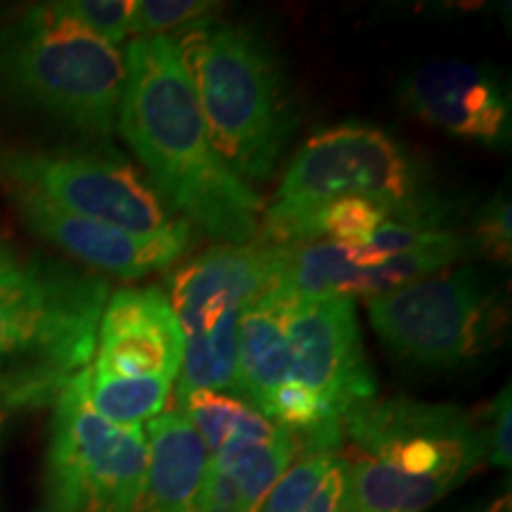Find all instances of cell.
<instances>
[{"label": "cell", "mask_w": 512, "mask_h": 512, "mask_svg": "<svg viewBox=\"0 0 512 512\" xmlns=\"http://www.w3.org/2000/svg\"><path fill=\"white\" fill-rule=\"evenodd\" d=\"M297 446V437L287 430L268 441L233 439L211 456L209 470L230 479L238 491L240 510L261 512L275 482L290 470Z\"/></svg>", "instance_id": "cell-17"}, {"label": "cell", "mask_w": 512, "mask_h": 512, "mask_svg": "<svg viewBox=\"0 0 512 512\" xmlns=\"http://www.w3.org/2000/svg\"><path fill=\"white\" fill-rule=\"evenodd\" d=\"M219 12L214 0H136L131 15V34L169 36V31H181L209 22Z\"/></svg>", "instance_id": "cell-22"}, {"label": "cell", "mask_w": 512, "mask_h": 512, "mask_svg": "<svg viewBox=\"0 0 512 512\" xmlns=\"http://www.w3.org/2000/svg\"><path fill=\"white\" fill-rule=\"evenodd\" d=\"M110 285L100 273L29 259L0 283V406L53 401L88 368Z\"/></svg>", "instance_id": "cell-5"}, {"label": "cell", "mask_w": 512, "mask_h": 512, "mask_svg": "<svg viewBox=\"0 0 512 512\" xmlns=\"http://www.w3.org/2000/svg\"><path fill=\"white\" fill-rule=\"evenodd\" d=\"M8 197L31 233L100 275H117L124 280L145 278L178 264L192 247V226L185 221H178L166 233L140 235L110 223L69 214L41 197Z\"/></svg>", "instance_id": "cell-11"}, {"label": "cell", "mask_w": 512, "mask_h": 512, "mask_svg": "<svg viewBox=\"0 0 512 512\" xmlns=\"http://www.w3.org/2000/svg\"><path fill=\"white\" fill-rule=\"evenodd\" d=\"M290 380L323 401L339 425L375 399V373L363 349L354 299H290L285 306Z\"/></svg>", "instance_id": "cell-10"}, {"label": "cell", "mask_w": 512, "mask_h": 512, "mask_svg": "<svg viewBox=\"0 0 512 512\" xmlns=\"http://www.w3.org/2000/svg\"><path fill=\"white\" fill-rule=\"evenodd\" d=\"M283 247L247 242L216 245L185 261L169 278V304L183 337L207 328L228 309H242L278 280Z\"/></svg>", "instance_id": "cell-14"}, {"label": "cell", "mask_w": 512, "mask_h": 512, "mask_svg": "<svg viewBox=\"0 0 512 512\" xmlns=\"http://www.w3.org/2000/svg\"><path fill=\"white\" fill-rule=\"evenodd\" d=\"M178 403L195 430L200 432L209 448V456L219 453L233 439L268 441L283 430L233 394L195 392Z\"/></svg>", "instance_id": "cell-20"}, {"label": "cell", "mask_w": 512, "mask_h": 512, "mask_svg": "<svg viewBox=\"0 0 512 512\" xmlns=\"http://www.w3.org/2000/svg\"><path fill=\"white\" fill-rule=\"evenodd\" d=\"M472 512H512V505H510V496H498L496 501H491L489 505H484V508L479 510H472Z\"/></svg>", "instance_id": "cell-29"}, {"label": "cell", "mask_w": 512, "mask_h": 512, "mask_svg": "<svg viewBox=\"0 0 512 512\" xmlns=\"http://www.w3.org/2000/svg\"><path fill=\"white\" fill-rule=\"evenodd\" d=\"M510 387H505L496 401L491 403L489 418L484 420V437H486V458L496 467L510 470L512 448H510Z\"/></svg>", "instance_id": "cell-26"}, {"label": "cell", "mask_w": 512, "mask_h": 512, "mask_svg": "<svg viewBox=\"0 0 512 512\" xmlns=\"http://www.w3.org/2000/svg\"><path fill=\"white\" fill-rule=\"evenodd\" d=\"M62 8L83 29L119 48L131 36L133 0H69Z\"/></svg>", "instance_id": "cell-25"}, {"label": "cell", "mask_w": 512, "mask_h": 512, "mask_svg": "<svg viewBox=\"0 0 512 512\" xmlns=\"http://www.w3.org/2000/svg\"><path fill=\"white\" fill-rule=\"evenodd\" d=\"M292 297L278 287L242 306L238 320V394L264 415L271 396L290 382L285 306Z\"/></svg>", "instance_id": "cell-16"}, {"label": "cell", "mask_w": 512, "mask_h": 512, "mask_svg": "<svg viewBox=\"0 0 512 512\" xmlns=\"http://www.w3.org/2000/svg\"><path fill=\"white\" fill-rule=\"evenodd\" d=\"M74 377L55 399L43 508L138 512L147 470L143 427H117L102 420L83 399Z\"/></svg>", "instance_id": "cell-9"}, {"label": "cell", "mask_w": 512, "mask_h": 512, "mask_svg": "<svg viewBox=\"0 0 512 512\" xmlns=\"http://www.w3.org/2000/svg\"><path fill=\"white\" fill-rule=\"evenodd\" d=\"M74 380L91 411L117 427H143V422L157 418L174 387L169 377H117L91 366Z\"/></svg>", "instance_id": "cell-19"}, {"label": "cell", "mask_w": 512, "mask_h": 512, "mask_svg": "<svg viewBox=\"0 0 512 512\" xmlns=\"http://www.w3.org/2000/svg\"><path fill=\"white\" fill-rule=\"evenodd\" d=\"M354 197L387 207L389 221H448L425 164L406 145L382 128L344 124L299 147L264 209L256 242L294 245L313 211Z\"/></svg>", "instance_id": "cell-6"}, {"label": "cell", "mask_w": 512, "mask_h": 512, "mask_svg": "<svg viewBox=\"0 0 512 512\" xmlns=\"http://www.w3.org/2000/svg\"><path fill=\"white\" fill-rule=\"evenodd\" d=\"M375 335L420 368H463L491 354L508 332V297L482 271L458 266L368 299Z\"/></svg>", "instance_id": "cell-7"}, {"label": "cell", "mask_w": 512, "mask_h": 512, "mask_svg": "<svg viewBox=\"0 0 512 512\" xmlns=\"http://www.w3.org/2000/svg\"><path fill=\"white\" fill-rule=\"evenodd\" d=\"M242 309H228L207 328L185 337L178 370V401L195 392L238 396V320Z\"/></svg>", "instance_id": "cell-18"}, {"label": "cell", "mask_w": 512, "mask_h": 512, "mask_svg": "<svg viewBox=\"0 0 512 512\" xmlns=\"http://www.w3.org/2000/svg\"><path fill=\"white\" fill-rule=\"evenodd\" d=\"M147 470L138 512H197L211 456L183 411L147 420Z\"/></svg>", "instance_id": "cell-15"}, {"label": "cell", "mask_w": 512, "mask_h": 512, "mask_svg": "<svg viewBox=\"0 0 512 512\" xmlns=\"http://www.w3.org/2000/svg\"><path fill=\"white\" fill-rule=\"evenodd\" d=\"M0 190L140 235L166 233L183 221L110 143L0 145Z\"/></svg>", "instance_id": "cell-8"}, {"label": "cell", "mask_w": 512, "mask_h": 512, "mask_svg": "<svg viewBox=\"0 0 512 512\" xmlns=\"http://www.w3.org/2000/svg\"><path fill=\"white\" fill-rule=\"evenodd\" d=\"M10 411H8V408H3V406H0V422H3L5 420V415H8Z\"/></svg>", "instance_id": "cell-30"}, {"label": "cell", "mask_w": 512, "mask_h": 512, "mask_svg": "<svg viewBox=\"0 0 512 512\" xmlns=\"http://www.w3.org/2000/svg\"><path fill=\"white\" fill-rule=\"evenodd\" d=\"M183 349V330L162 287L119 290L102 309L91 368L117 377L176 380Z\"/></svg>", "instance_id": "cell-13"}, {"label": "cell", "mask_w": 512, "mask_h": 512, "mask_svg": "<svg viewBox=\"0 0 512 512\" xmlns=\"http://www.w3.org/2000/svg\"><path fill=\"white\" fill-rule=\"evenodd\" d=\"M174 38L216 152L249 188L268 183L297 128L273 48L254 29L216 17Z\"/></svg>", "instance_id": "cell-3"}, {"label": "cell", "mask_w": 512, "mask_h": 512, "mask_svg": "<svg viewBox=\"0 0 512 512\" xmlns=\"http://www.w3.org/2000/svg\"><path fill=\"white\" fill-rule=\"evenodd\" d=\"M197 512H245V510H235V508H230L228 503H221V501H216V498L202 494V503H200V508H197Z\"/></svg>", "instance_id": "cell-28"}, {"label": "cell", "mask_w": 512, "mask_h": 512, "mask_svg": "<svg viewBox=\"0 0 512 512\" xmlns=\"http://www.w3.org/2000/svg\"><path fill=\"white\" fill-rule=\"evenodd\" d=\"M124 64L117 128L162 202L219 245L254 242L264 202L211 143L176 38H133Z\"/></svg>", "instance_id": "cell-1"}, {"label": "cell", "mask_w": 512, "mask_h": 512, "mask_svg": "<svg viewBox=\"0 0 512 512\" xmlns=\"http://www.w3.org/2000/svg\"><path fill=\"white\" fill-rule=\"evenodd\" d=\"M392 219V211L382 204L370 200H339L325 204L313 211L299 230L297 242H316L328 238V242L349 247H363L373 238V233L382 223ZM294 242V245H297Z\"/></svg>", "instance_id": "cell-21"}, {"label": "cell", "mask_w": 512, "mask_h": 512, "mask_svg": "<svg viewBox=\"0 0 512 512\" xmlns=\"http://www.w3.org/2000/svg\"><path fill=\"white\" fill-rule=\"evenodd\" d=\"M126 64L62 3L24 10L0 29V105L88 143L117 131Z\"/></svg>", "instance_id": "cell-4"}, {"label": "cell", "mask_w": 512, "mask_h": 512, "mask_svg": "<svg viewBox=\"0 0 512 512\" xmlns=\"http://www.w3.org/2000/svg\"><path fill=\"white\" fill-rule=\"evenodd\" d=\"M19 264H22V259L15 254V249H12L8 242L0 240V283H3L10 273H15Z\"/></svg>", "instance_id": "cell-27"}, {"label": "cell", "mask_w": 512, "mask_h": 512, "mask_svg": "<svg viewBox=\"0 0 512 512\" xmlns=\"http://www.w3.org/2000/svg\"><path fill=\"white\" fill-rule=\"evenodd\" d=\"M349 512H425L486 458L484 422L458 406L373 399L342 420Z\"/></svg>", "instance_id": "cell-2"}, {"label": "cell", "mask_w": 512, "mask_h": 512, "mask_svg": "<svg viewBox=\"0 0 512 512\" xmlns=\"http://www.w3.org/2000/svg\"><path fill=\"white\" fill-rule=\"evenodd\" d=\"M510 197L496 195L479 209L467 235V249L494 264H510L512 256Z\"/></svg>", "instance_id": "cell-24"}, {"label": "cell", "mask_w": 512, "mask_h": 512, "mask_svg": "<svg viewBox=\"0 0 512 512\" xmlns=\"http://www.w3.org/2000/svg\"><path fill=\"white\" fill-rule=\"evenodd\" d=\"M335 458L337 453H306L275 482L261 512H304Z\"/></svg>", "instance_id": "cell-23"}, {"label": "cell", "mask_w": 512, "mask_h": 512, "mask_svg": "<svg viewBox=\"0 0 512 512\" xmlns=\"http://www.w3.org/2000/svg\"><path fill=\"white\" fill-rule=\"evenodd\" d=\"M403 107L425 124L486 147H508V86L491 69L463 60L420 64L399 83Z\"/></svg>", "instance_id": "cell-12"}]
</instances>
